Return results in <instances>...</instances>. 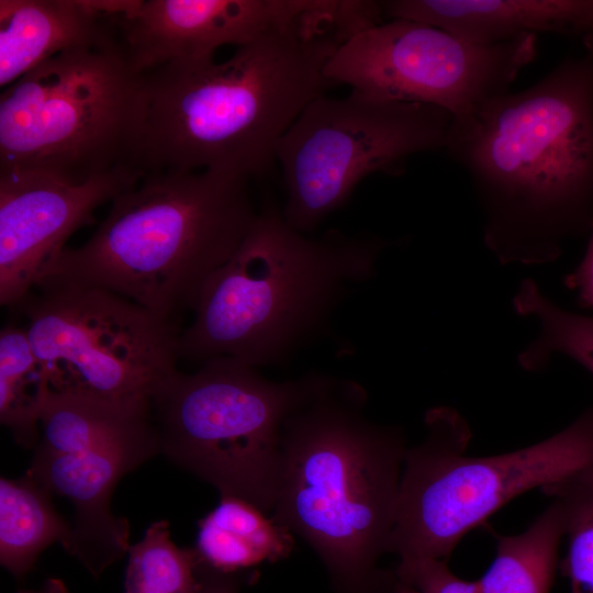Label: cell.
Instances as JSON below:
<instances>
[{"mask_svg":"<svg viewBox=\"0 0 593 593\" xmlns=\"http://www.w3.org/2000/svg\"><path fill=\"white\" fill-rule=\"evenodd\" d=\"M381 21L377 1L313 0L301 16L236 47L225 61L146 71L137 167L246 180L264 174L305 107L335 86L324 75L334 52Z\"/></svg>","mask_w":593,"mask_h":593,"instance_id":"1","label":"cell"},{"mask_svg":"<svg viewBox=\"0 0 593 593\" xmlns=\"http://www.w3.org/2000/svg\"><path fill=\"white\" fill-rule=\"evenodd\" d=\"M444 148L472 182L499 261H553L593 228V55L452 116Z\"/></svg>","mask_w":593,"mask_h":593,"instance_id":"2","label":"cell"},{"mask_svg":"<svg viewBox=\"0 0 593 593\" xmlns=\"http://www.w3.org/2000/svg\"><path fill=\"white\" fill-rule=\"evenodd\" d=\"M365 401L331 378L288 417L273 518L314 549L338 593H413L378 564L391 552L405 438L366 418Z\"/></svg>","mask_w":593,"mask_h":593,"instance_id":"3","label":"cell"},{"mask_svg":"<svg viewBox=\"0 0 593 593\" xmlns=\"http://www.w3.org/2000/svg\"><path fill=\"white\" fill-rule=\"evenodd\" d=\"M247 181L211 170L144 172L111 202L91 237L65 248L35 288L103 289L179 323L255 223Z\"/></svg>","mask_w":593,"mask_h":593,"instance_id":"4","label":"cell"},{"mask_svg":"<svg viewBox=\"0 0 593 593\" xmlns=\"http://www.w3.org/2000/svg\"><path fill=\"white\" fill-rule=\"evenodd\" d=\"M387 243L328 231L313 238L265 206L234 255L204 284L180 358L275 365L323 329L350 290L374 276Z\"/></svg>","mask_w":593,"mask_h":593,"instance_id":"5","label":"cell"},{"mask_svg":"<svg viewBox=\"0 0 593 593\" xmlns=\"http://www.w3.org/2000/svg\"><path fill=\"white\" fill-rule=\"evenodd\" d=\"M424 440L407 447L391 552L398 564L445 560L460 539L516 496L593 480V410L534 445L494 456L466 454L470 429L440 406Z\"/></svg>","mask_w":593,"mask_h":593,"instance_id":"6","label":"cell"},{"mask_svg":"<svg viewBox=\"0 0 593 593\" xmlns=\"http://www.w3.org/2000/svg\"><path fill=\"white\" fill-rule=\"evenodd\" d=\"M145 107V72L118 38L61 52L2 89L0 170L79 184L137 167Z\"/></svg>","mask_w":593,"mask_h":593,"instance_id":"7","label":"cell"},{"mask_svg":"<svg viewBox=\"0 0 593 593\" xmlns=\"http://www.w3.org/2000/svg\"><path fill=\"white\" fill-rule=\"evenodd\" d=\"M331 378L311 374L275 382L228 357L179 370L150 400L159 450L214 485L221 496L273 510L288 417Z\"/></svg>","mask_w":593,"mask_h":593,"instance_id":"8","label":"cell"},{"mask_svg":"<svg viewBox=\"0 0 593 593\" xmlns=\"http://www.w3.org/2000/svg\"><path fill=\"white\" fill-rule=\"evenodd\" d=\"M452 115L434 105L380 100L351 90L310 102L279 143L287 189L281 211L310 232L372 174L401 175L409 158L444 148Z\"/></svg>","mask_w":593,"mask_h":593,"instance_id":"9","label":"cell"},{"mask_svg":"<svg viewBox=\"0 0 593 593\" xmlns=\"http://www.w3.org/2000/svg\"><path fill=\"white\" fill-rule=\"evenodd\" d=\"M12 310L54 392L150 401L178 371L179 323L116 293L35 288Z\"/></svg>","mask_w":593,"mask_h":593,"instance_id":"10","label":"cell"},{"mask_svg":"<svg viewBox=\"0 0 593 593\" xmlns=\"http://www.w3.org/2000/svg\"><path fill=\"white\" fill-rule=\"evenodd\" d=\"M537 54V34L478 45L432 25L391 19L345 41L324 75L371 98L429 104L459 116L508 91Z\"/></svg>","mask_w":593,"mask_h":593,"instance_id":"11","label":"cell"},{"mask_svg":"<svg viewBox=\"0 0 593 593\" xmlns=\"http://www.w3.org/2000/svg\"><path fill=\"white\" fill-rule=\"evenodd\" d=\"M144 175L122 166L85 183L48 175L0 170V303L14 309L32 290L94 211L132 188Z\"/></svg>","mask_w":593,"mask_h":593,"instance_id":"12","label":"cell"},{"mask_svg":"<svg viewBox=\"0 0 593 593\" xmlns=\"http://www.w3.org/2000/svg\"><path fill=\"white\" fill-rule=\"evenodd\" d=\"M313 0H138L109 16L133 66L206 64L224 45H245L301 16Z\"/></svg>","mask_w":593,"mask_h":593,"instance_id":"13","label":"cell"},{"mask_svg":"<svg viewBox=\"0 0 593 593\" xmlns=\"http://www.w3.org/2000/svg\"><path fill=\"white\" fill-rule=\"evenodd\" d=\"M160 452L153 418L77 454L35 447L26 473L52 495L74 505L70 534L61 544L93 575L121 559L130 548V525L116 517L111 495L121 478Z\"/></svg>","mask_w":593,"mask_h":593,"instance_id":"14","label":"cell"},{"mask_svg":"<svg viewBox=\"0 0 593 593\" xmlns=\"http://www.w3.org/2000/svg\"><path fill=\"white\" fill-rule=\"evenodd\" d=\"M383 15L421 22L466 42L494 45L525 34L582 36L592 0H390Z\"/></svg>","mask_w":593,"mask_h":593,"instance_id":"15","label":"cell"},{"mask_svg":"<svg viewBox=\"0 0 593 593\" xmlns=\"http://www.w3.org/2000/svg\"><path fill=\"white\" fill-rule=\"evenodd\" d=\"M116 38L91 0H0V87L61 52Z\"/></svg>","mask_w":593,"mask_h":593,"instance_id":"16","label":"cell"},{"mask_svg":"<svg viewBox=\"0 0 593 593\" xmlns=\"http://www.w3.org/2000/svg\"><path fill=\"white\" fill-rule=\"evenodd\" d=\"M194 549L210 569L238 573L286 558L293 549V538L288 528L256 505L221 496L219 505L198 522Z\"/></svg>","mask_w":593,"mask_h":593,"instance_id":"17","label":"cell"},{"mask_svg":"<svg viewBox=\"0 0 593 593\" xmlns=\"http://www.w3.org/2000/svg\"><path fill=\"white\" fill-rule=\"evenodd\" d=\"M153 418L149 400H110L51 391L36 445L54 454H77Z\"/></svg>","mask_w":593,"mask_h":593,"instance_id":"18","label":"cell"},{"mask_svg":"<svg viewBox=\"0 0 593 593\" xmlns=\"http://www.w3.org/2000/svg\"><path fill=\"white\" fill-rule=\"evenodd\" d=\"M69 534L70 522L32 477L0 479V563L16 579L33 569L44 549L63 544Z\"/></svg>","mask_w":593,"mask_h":593,"instance_id":"19","label":"cell"},{"mask_svg":"<svg viewBox=\"0 0 593 593\" xmlns=\"http://www.w3.org/2000/svg\"><path fill=\"white\" fill-rule=\"evenodd\" d=\"M564 536L561 505L552 503L523 533L496 535V553L478 580L480 593H549Z\"/></svg>","mask_w":593,"mask_h":593,"instance_id":"20","label":"cell"},{"mask_svg":"<svg viewBox=\"0 0 593 593\" xmlns=\"http://www.w3.org/2000/svg\"><path fill=\"white\" fill-rule=\"evenodd\" d=\"M51 391L25 327L5 325L0 332V422L23 448L40 441L41 414Z\"/></svg>","mask_w":593,"mask_h":593,"instance_id":"21","label":"cell"},{"mask_svg":"<svg viewBox=\"0 0 593 593\" xmlns=\"http://www.w3.org/2000/svg\"><path fill=\"white\" fill-rule=\"evenodd\" d=\"M513 306L517 314L534 318L539 326L535 339L518 356L522 368L538 371L553 356L563 355L593 376V316L559 306L530 279L521 283Z\"/></svg>","mask_w":593,"mask_h":593,"instance_id":"22","label":"cell"},{"mask_svg":"<svg viewBox=\"0 0 593 593\" xmlns=\"http://www.w3.org/2000/svg\"><path fill=\"white\" fill-rule=\"evenodd\" d=\"M125 593H200L199 558L194 548H179L169 524L157 521L141 541L128 548Z\"/></svg>","mask_w":593,"mask_h":593,"instance_id":"23","label":"cell"},{"mask_svg":"<svg viewBox=\"0 0 593 593\" xmlns=\"http://www.w3.org/2000/svg\"><path fill=\"white\" fill-rule=\"evenodd\" d=\"M542 492L563 512L568 549L560 568L570 593H593V480Z\"/></svg>","mask_w":593,"mask_h":593,"instance_id":"24","label":"cell"},{"mask_svg":"<svg viewBox=\"0 0 593 593\" xmlns=\"http://www.w3.org/2000/svg\"><path fill=\"white\" fill-rule=\"evenodd\" d=\"M394 572L405 588L416 593H480L475 581L454 574L445 560L398 564Z\"/></svg>","mask_w":593,"mask_h":593,"instance_id":"25","label":"cell"},{"mask_svg":"<svg viewBox=\"0 0 593 593\" xmlns=\"http://www.w3.org/2000/svg\"><path fill=\"white\" fill-rule=\"evenodd\" d=\"M564 284L575 293L581 307L593 311V228L582 260L564 277Z\"/></svg>","mask_w":593,"mask_h":593,"instance_id":"26","label":"cell"},{"mask_svg":"<svg viewBox=\"0 0 593 593\" xmlns=\"http://www.w3.org/2000/svg\"><path fill=\"white\" fill-rule=\"evenodd\" d=\"M198 574L201 581L200 593H238L240 581L243 580L242 572H219L204 566L200 560L198 563Z\"/></svg>","mask_w":593,"mask_h":593,"instance_id":"27","label":"cell"},{"mask_svg":"<svg viewBox=\"0 0 593 593\" xmlns=\"http://www.w3.org/2000/svg\"><path fill=\"white\" fill-rule=\"evenodd\" d=\"M19 593H68V590L61 580L52 578L46 580L40 589L21 590Z\"/></svg>","mask_w":593,"mask_h":593,"instance_id":"28","label":"cell"},{"mask_svg":"<svg viewBox=\"0 0 593 593\" xmlns=\"http://www.w3.org/2000/svg\"><path fill=\"white\" fill-rule=\"evenodd\" d=\"M581 38L588 51V54L593 55V0L588 25Z\"/></svg>","mask_w":593,"mask_h":593,"instance_id":"29","label":"cell"}]
</instances>
